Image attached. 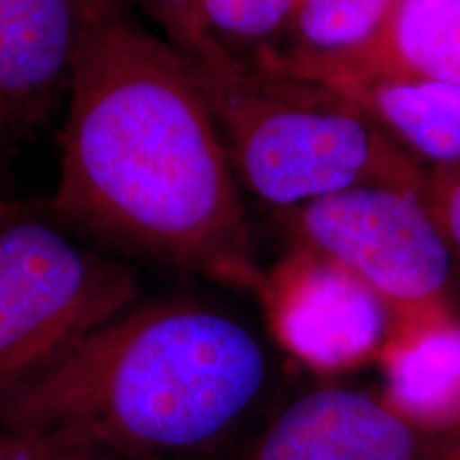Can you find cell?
I'll list each match as a JSON object with an SVG mask.
<instances>
[{"label": "cell", "mask_w": 460, "mask_h": 460, "mask_svg": "<svg viewBox=\"0 0 460 460\" xmlns=\"http://www.w3.org/2000/svg\"><path fill=\"white\" fill-rule=\"evenodd\" d=\"M3 205H4V200H0V209H3Z\"/></svg>", "instance_id": "obj_19"}, {"label": "cell", "mask_w": 460, "mask_h": 460, "mask_svg": "<svg viewBox=\"0 0 460 460\" xmlns=\"http://www.w3.org/2000/svg\"><path fill=\"white\" fill-rule=\"evenodd\" d=\"M261 66L337 92L376 84L460 88V0H399L382 31L358 49Z\"/></svg>", "instance_id": "obj_8"}, {"label": "cell", "mask_w": 460, "mask_h": 460, "mask_svg": "<svg viewBox=\"0 0 460 460\" xmlns=\"http://www.w3.org/2000/svg\"><path fill=\"white\" fill-rule=\"evenodd\" d=\"M269 354L233 314L137 303L0 393V433L90 460H188L254 411Z\"/></svg>", "instance_id": "obj_2"}, {"label": "cell", "mask_w": 460, "mask_h": 460, "mask_svg": "<svg viewBox=\"0 0 460 460\" xmlns=\"http://www.w3.org/2000/svg\"><path fill=\"white\" fill-rule=\"evenodd\" d=\"M203 39L233 60L256 65L284 48L298 0H194Z\"/></svg>", "instance_id": "obj_13"}, {"label": "cell", "mask_w": 460, "mask_h": 460, "mask_svg": "<svg viewBox=\"0 0 460 460\" xmlns=\"http://www.w3.org/2000/svg\"><path fill=\"white\" fill-rule=\"evenodd\" d=\"M186 60L239 186L279 214L352 188L422 190L427 169L341 92L233 60L209 43Z\"/></svg>", "instance_id": "obj_3"}, {"label": "cell", "mask_w": 460, "mask_h": 460, "mask_svg": "<svg viewBox=\"0 0 460 460\" xmlns=\"http://www.w3.org/2000/svg\"><path fill=\"white\" fill-rule=\"evenodd\" d=\"M7 135H9V128H7V124H4L3 113H0V141H3Z\"/></svg>", "instance_id": "obj_17"}, {"label": "cell", "mask_w": 460, "mask_h": 460, "mask_svg": "<svg viewBox=\"0 0 460 460\" xmlns=\"http://www.w3.org/2000/svg\"><path fill=\"white\" fill-rule=\"evenodd\" d=\"M281 216L295 247L329 258L386 305L390 332L458 315L454 254L420 192L352 188Z\"/></svg>", "instance_id": "obj_5"}, {"label": "cell", "mask_w": 460, "mask_h": 460, "mask_svg": "<svg viewBox=\"0 0 460 460\" xmlns=\"http://www.w3.org/2000/svg\"><path fill=\"white\" fill-rule=\"evenodd\" d=\"M444 460H460V444H458L456 447H454V450H452L450 454H447V456H446Z\"/></svg>", "instance_id": "obj_18"}, {"label": "cell", "mask_w": 460, "mask_h": 460, "mask_svg": "<svg viewBox=\"0 0 460 460\" xmlns=\"http://www.w3.org/2000/svg\"><path fill=\"white\" fill-rule=\"evenodd\" d=\"M88 0H0V113L9 132L41 122L71 84Z\"/></svg>", "instance_id": "obj_9"}, {"label": "cell", "mask_w": 460, "mask_h": 460, "mask_svg": "<svg viewBox=\"0 0 460 460\" xmlns=\"http://www.w3.org/2000/svg\"><path fill=\"white\" fill-rule=\"evenodd\" d=\"M258 298L281 348L318 373L377 362L393 326L386 305L362 281L298 247L267 271Z\"/></svg>", "instance_id": "obj_6"}, {"label": "cell", "mask_w": 460, "mask_h": 460, "mask_svg": "<svg viewBox=\"0 0 460 460\" xmlns=\"http://www.w3.org/2000/svg\"><path fill=\"white\" fill-rule=\"evenodd\" d=\"M399 0H298L284 48L256 62H305L348 54L371 41Z\"/></svg>", "instance_id": "obj_12"}, {"label": "cell", "mask_w": 460, "mask_h": 460, "mask_svg": "<svg viewBox=\"0 0 460 460\" xmlns=\"http://www.w3.org/2000/svg\"><path fill=\"white\" fill-rule=\"evenodd\" d=\"M163 31V37L183 56H194L205 48V39L197 24L194 0H135Z\"/></svg>", "instance_id": "obj_15"}, {"label": "cell", "mask_w": 460, "mask_h": 460, "mask_svg": "<svg viewBox=\"0 0 460 460\" xmlns=\"http://www.w3.org/2000/svg\"><path fill=\"white\" fill-rule=\"evenodd\" d=\"M49 209L132 256L261 295L239 180L186 56L132 0H88Z\"/></svg>", "instance_id": "obj_1"}, {"label": "cell", "mask_w": 460, "mask_h": 460, "mask_svg": "<svg viewBox=\"0 0 460 460\" xmlns=\"http://www.w3.org/2000/svg\"><path fill=\"white\" fill-rule=\"evenodd\" d=\"M365 109L424 169L460 172V88L376 84L341 92Z\"/></svg>", "instance_id": "obj_11"}, {"label": "cell", "mask_w": 460, "mask_h": 460, "mask_svg": "<svg viewBox=\"0 0 460 460\" xmlns=\"http://www.w3.org/2000/svg\"><path fill=\"white\" fill-rule=\"evenodd\" d=\"M460 433H437L382 393L326 386L303 393L269 420L234 460H439Z\"/></svg>", "instance_id": "obj_7"}, {"label": "cell", "mask_w": 460, "mask_h": 460, "mask_svg": "<svg viewBox=\"0 0 460 460\" xmlns=\"http://www.w3.org/2000/svg\"><path fill=\"white\" fill-rule=\"evenodd\" d=\"M0 460H90L0 433Z\"/></svg>", "instance_id": "obj_16"}, {"label": "cell", "mask_w": 460, "mask_h": 460, "mask_svg": "<svg viewBox=\"0 0 460 460\" xmlns=\"http://www.w3.org/2000/svg\"><path fill=\"white\" fill-rule=\"evenodd\" d=\"M420 197L452 254L460 256V172L429 169Z\"/></svg>", "instance_id": "obj_14"}, {"label": "cell", "mask_w": 460, "mask_h": 460, "mask_svg": "<svg viewBox=\"0 0 460 460\" xmlns=\"http://www.w3.org/2000/svg\"><path fill=\"white\" fill-rule=\"evenodd\" d=\"M132 269L37 205L0 209V393L137 305Z\"/></svg>", "instance_id": "obj_4"}, {"label": "cell", "mask_w": 460, "mask_h": 460, "mask_svg": "<svg viewBox=\"0 0 460 460\" xmlns=\"http://www.w3.org/2000/svg\"><path fill=\"white\" fill-rule=\"evenodd\" d=\"M377 365L396 410L437 433H460V315L390 332Z\"/></svg>", "instance_id": "obj_10"}]
</instances>
